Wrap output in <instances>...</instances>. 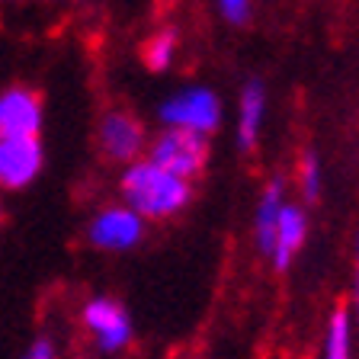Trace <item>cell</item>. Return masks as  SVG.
I'll use <instances>...</instances> for the list:
<instances>
[{
  "label": "cell",
  "mask_w": 359,
  "mask_h": 359,
  "mask_svg": "<svg viewBox=\"0 0 359 359\" xmlns=\"http://www.w3.org/2000/svg\"><path fill=\"white\" fill-rule=\"evenodd\" d=\"M122 199L126 209L142 218H167L177 215L189 202V183L161 170L151 161H132L122 173Z\"/></svg>",
  "instance_id": "6da1fadb"
},
{
  "label": "cell",
  "mask_w": 359,
  "mask_h": 359,
  "mask_svg": "<svg viewBox=\"0 0 359 359\" xmlns=\"http://www.w3.org/2000/svg\"><path fill=\"white\" fill-rule=\"evenodd\" d=\"M148 161L180 180H193L209 161V142H205V135L189 132V128H167L151 144Z\"/></svg>",
  "instance_id": "7a4b0ae2"
},
{
  "label": "cell",
  "mask_w": 359,
  "mask_h": 359,
  "mask_svg": "<svg viewBox=\"0 0 359 359\" xmlns=\"http://www.w3.org/2000/svg\"><path fill=\"white\" fill-rule=\"evenodd\" d=\"M161 119L170 128H189V132H212L222 122V103L212 90L205 87H189L177 97H170L161 109Z\"/></svg>",
  "instance_id": "3957f363"
},
{
  "label": "cell",
  "mask_w": 359,
  "mask_h": 359,
  "mask_svg": "<svg viewBox=\"0 0 359 359\" xmlns=\"http://www.w3.org/2000/svg\"><path fill=\"white\" fill-rule=\"evenodd\" d=\"M83 327L90 330V337L97 340V346L103 353H119L132 340V321H128L126 308L112 299H90L83 305Z\"/></svg>",
  "instance_id": "277c9868"
},
{
  "label": "cell",
  "mask_w": 359,
  "mask_h": 359,
  "mask_svg": "<svg viewBox=\"0 0 359 359\" xmlns=\"http://www.w3.org/2000/svg\"><path fill=\"white\" fill-rule=\"evenodd\" d=\"M142 222L144 218L135 215L126 205H112V209H103L93 215V222H90V228H87V238L93 247L109 250V254L128 250V247H135L142 241V231H144Z\"/></svg>",
  "instance_id": "5b68a950"
},
{
  "label": "cell",
  "mask_w": 359,
  "mask_h": 359,
  "mask_svg": "<svg viewBox=\"0 0 359 359\" xmlns=\"http://www.w3.org/2000/svg\"><path fill=\"white\" fill-rule=\"evenodd\" d=\"M42 100L29 87L0 90V138H39Z\"/></svg>",
  "instance_id": "8992f818"
},
{
  "label": "cell",
  "mask_w": 359,
  "mask_h": 359,
  "mask_svg": "<svg viewBox=\"0 0 359 359\" xmlns=\"http://www.w3.org/2000/svg\"><path fill=\"white\" fill-rule=\"evenodd\" d=\"M45 151L39 138H0V189H22L39 177Z\"/></svg>",
  "instance_id": "52a82bcc"
},
{
  "label": "cell",
  "mask_w": 359,
  "mask_h": 359,
  "mask_svg": "<svg viewBox=\"0 0 359 359\" xmlns=\"http://www.w3.org/2000/svg\"><path fill=\"white\" fill-rule=\"evenodd\" d=\"M100 144L112 161H135L142 154L144 132L128 112H106L100 122Z\"/></svg>",
  "instance_id": "ba28073f"
},
{
  "label": "cell",
  "mask_w": 359,
  "mask_h": 359,
  "mask_svg": "<svg viewBox=\"0 0 359 359\" xmlns=\"http://www.w3.org/2000/svg\"><path fill=\"white\" fill-rule=\"evenodd\" d=\"M305 234H308L305 212H302L299 205L283 202V209H279V222H276V238H273V250H269V260H273V266H276L279 273L289 269V263L295 260L299 247L305 244Z\"/></svg>",
  "instance_id": "9c48e42d"
},
{
  "label": "cell",
  "mask_w": 359,
  "mask_h": 359,
  "mask_svg": "<svg viewBox=\"0 0 359 359\" xmlns=\"http://www.w3.org/2000/svg\"><path fill=\"white\" fill-rule=\"evenodd\" d=\"M263 112H266V93L257 81H250L241 93V128H238V144L250 151L257 144V135L263 126Z\"/></svg>",
  "instance_id": "30bf717a"
},
{
  "label": "cell",
  "mask_w": 359,
  "mask_h": 359,
  "mask_svg": "<svg viewBox=\"0 0 359 359\" xmlns=\"http://www.w3.org/2000/svg\"><path fill=\"white\" fill-rule=\"evenodd\" d=\"M283 183L273 180L260 196V205H257V247L269 257L273 250V238H276V222H279V209H283Z\"/></svg>",
  "instance_id": "8fae6325"
},
{
  "label": "cell",
  "mask_w": 359,
  "mask_h": 359,
  "mask_svg": "<svg viewBox=\"0 0 359 359\" xmlns=\"http://www.w3.org/2000/svg\"><path fill=\"white\" fill-rule=\"evenodd\" d=\"M321 359H353V318L346 308H337L330 314Z\"/></svg>",
  "instance_id": "7c38bea8"
},
{
  "label": "cell",
  "mask_w": 359,
  "mask_h": 359,
  "mask_svg": "<svg viewBox=\"0 0 359 359\" xmlns=\"http://www.w3.org/2000/svg\"><path fill=\"white\" fill-rule=\"evenodd\" d=\"M173 52H177V32H170V29L157 32V36L144 45V65H148L151 71H164V67H170Z\"/></svg>",
  "instance_id": "4fadbf2b"
},
{
  "label": "cell",
  "mask_w": 359,
  "mask_h": 359,
  "mask_svg": "<svg viewBox=\"0 0 359 359\" xmlns=\"http://www.w3.org/2000/svg\"><path fill=\"white\" fill-rule=\"evenodd\" d=\"M302 189H305L308 199H318V193H321V164H318L314 151H308L305 161H302Z\"/></svg>",
  "instance_id": "5bb4252c"
},
{
  "label": "cell",
  "mask_w": 359,
  "mask_h": 359,
  "mask_svg": "<svg viewBox=\"0 0 359 359\" xmlns=\"http://www.w3.org/2000/svg\"><path fill=\"white\" fill-rule=\"evenodd\" d=\"M218 10H222V16L228 22L241 26V22H247V16H250V0H218Z\"/></svg>",
  "instance_id": "9a60e30c"
},
{
  "label": "cell",
  "mask_w": 359,
  "mask_h": 359,
  "mask_svg": "<svg viewBox=\"0 0 359 359\" xmlns=\"http://www.w3.org/2000/svg\"><path fill=\"white\" fill-rule=\"evenodd\" d=\"M20 359H58V350H55V344L48 337H36V340L22 350Z\"/></svg>",
  "instance_id": "2e32d148"
},
{
  "label": "cell",
  "mask_w": 359,
  "mask_h": 359,
  "mask_svg": "<svg viewBox=\"0 0 359 359\" xmlns=\"http://www.w3.org/2000/svg\"><path fill=\"white\" fill-rule=\"evenodd\" d=\"M353 327H359V234H356V266H353Z\"/></svg>",
  "instance_id": "e0dca14e"
},
{
  "label": "cell",
  "mask_w": 359,
  "mask_h": 359,
  "mask_svg": "<svg viewBox=\"0 0 359 359\" xmlns=\"http://www.w3.org/2000/svg\"><path fill=\"white\" fill-rule=\"evenodd\" d=\"M0 222H4V209H0Z\"/></svg>",
  "instance_id": "ac0fdd59"
}]
</instances>
